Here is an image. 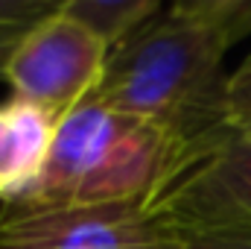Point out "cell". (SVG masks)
<instances>
[{"mask_svg":"<svg viewBox=\"0 0 251 249\" xmlns=\"http://www.w3.org/2000/svg\"><path fill=\"white\" fill-rule=\"evenodd\" d=\"M228 124H237V126H246V129H251V109L249 112H243V115H237V118H225Z\"/></svg>","mask_w":251,"mask_h":249,"instance_id":"10","label":"cell"},{"mask_svg":"<svg viewBox=\"0 0 251 249\" xmlns=\"http://www.w3.org/2000/svg\"><path fill=\"white\" fill-rule=\"evenodd\" d=\"M181 249H251V232H210L184 241Z\"/></svg>","mask_w":251,"mask_h":249,"instance_id":"9","label":"cell"},{"mask_svg":"<svg viewBox=\"0 0 251 249\" xmlns=\"http://www.w3.org/2000/svg\"><path fill=\"white\" fill-rule=\"evenodd\" d=\"M62 9L91 27L114 53L126 38H131L146 21L158 15L161 6L155 0H67Z\"/></svg>","mask_w":251,"mask_h":249,"instance_id":"7","label":"cell"},{"mask_svg":"<svg viewBox=\"0 0 251 249\" xmlns=\"http://www.w3.org/2000/svg\"><path fill=\"white\" fill-rule=\"evenodd\" d=\"M143 211L173 238L251 232V129L225 118L173 135Z\"/></svg>","mask_w":251,"mask_h":249,"instance_id":"3","label":"cell"},{"mask_svg":"<svg viewBox=\"0 0 251 249\" xmlns=\"http://www.w3.org/2000/svg\"><path fill=\"white\" fill-rule=\"evenodd\" d=\"M173 147L167 126L97 100L64 115L38 182L6 208H94L143 202Z\"/></svg>","mask_w":251,"mask_h":249,"instance_id":"2","label":"cell"},{"mask_svg":"<svg viewBox=\"0 0 251 249\" xmlns=\"http://www.w3.org/2000/svg\"><path fill=\"white\" fill-rule=\"evenodd\" d=\"M251 32V0H181L108 56L97 103L173 135L225 118L222 59Z\"/></svg>","mask_w":251,"mask_h":249,"instance_id":"1","label":"cell"},{"mask_svg":"<svg viewBox=\"0 0 251 249\" xmlns=\"http://www.w3.org/2000/svg\"><path fill=\"white\" fill-rule=\"evenodd\" d=\"M59 121L26 100L0 103V202H18L38 182Z\"/></svg>","mask_w":251,"mask_h":249,"instance_id":"6","label":"cell"},{"mask_svg":"<svg viewBox=\"0 0 251 249\" xmlns=\"http://www.w3.org/2000/svg\"><path fill=\"white\" fill-rule=\"evenodd\" d=\"M140 202L0 211V249H181Z\"/></svg>","mask_w":251,"mask_h":249,"instance_id":"5","label":"cell"},{"mask_svg":"<svg viewBox=\"0 0 251 249\" xmlns=\"http://www.w3.org/2000/svg\"><path fill=\"white\" fill-rule=\"evenodd\" d=\"M111 50L79 18L56 12L32 24L3 64V79L18 100H26L56 121L94 100Z\"/></svg>","mask_w":251,"mask_h":249,"instance_id":"4","label":"cell"},{"mask_svg":"<svg viewBox=\"0 0 251 249\" xmlns=\"http://www.w3.org/2000/svg\"><path fill=\"white\" fill-rule=\"evenodd\" d=\"M251 109V53L225 79V118H237Z\"/></svg>","mask_w":251,"mask_h":249,"instance_id":"8","label":"cell"}]
</instances>
